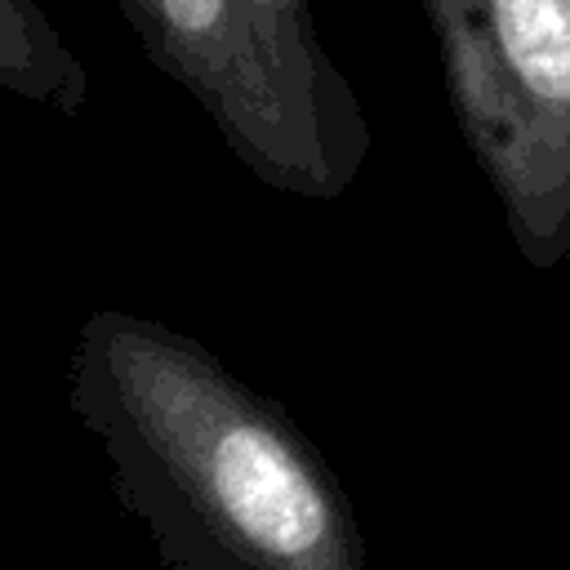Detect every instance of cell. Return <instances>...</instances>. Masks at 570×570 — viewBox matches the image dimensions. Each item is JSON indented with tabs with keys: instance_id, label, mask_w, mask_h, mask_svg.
<instances>
[{
	"instance_id": "2",
	"label": "cell",
	"mask_w": 570,
	"mask_h": 570,
	"mask_svg": "<svg viewBox=\"0 0 570 570\" xmlns=\"http://www.w3.org/2000/svg\"><path fill=\"white\" fill-rule=\"evenodd\" d=\"M147 62L272 191L338 200L374 151L370 116L321 45L312 0H116Z\"/></svg>"
},
{
	"instance_id": "3",
	"label": "cell",
	"mask_w": 570,
	"mask_h": 570,
	"mask_svg": "<svg viewBox=\"0 0 570 570\" xmlns=\"http://www.w3.org/2000/svg\"><path fill=\"white\" fill-rule=\"evenodd\" d=\"M445 102L534 272L570 258V0H419Z\"/></svg>"
},
{
	"instance_id": "4",
	"label": "cell",
	"mask_w": 570,
	"mask_h": 570,
	"mask_svg": "<svg viewBox=\"0 0 570 570\" xmlns=\"http://www.w3.org/2000/svg\"><path fill=\"white\" fill-rule=\"evenodd\" d=\"M0 89L67 120L89 107V71L40 0H0Z\"/></svg>"
},
{
	"instance_id": "1",
	"label": "cell",
	"mask_w": 570,
	"mask_h": 570,
	"mask_svg": "<svg viewBox=\"0 0 570 570\" xmlns=\"http://www.w3.org/2000/svg\"><path fill=\"white\" fill-rule=\"evenodd\" d=\"M67 401L169 570H370L312 436L200 338L98 307L76 330Z\"/></svg>"
}]
</instances>
